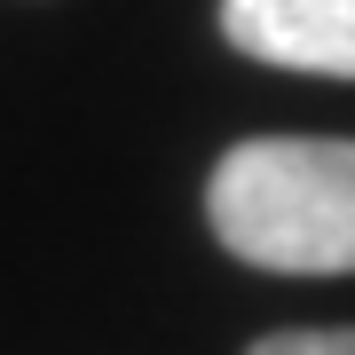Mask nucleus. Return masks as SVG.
<instances>
[{"instance_id": "3", "label": "nucleus", "mask_w": 355, "mask_h": 355, "mask_svg": "<svg viewBox=\"0 0 355 355\" xmlns=\"http://www.w3.org/2000/svg\"><path fill=\"white\" fill-rule=\"evenodd\" d=\"M245 355H355V331H268Z\"/></svg>"}, {"instance_id": "2", "label": "nucleus", "mask_w": 355, "mask_h": 355, "mask_svg": "<svg viewBox=\"0 0 355 355\" xmlns=\"http://www.w3.org/2000/svg\"><path fill=\"white\" fill-rule=\"evenodd\" d=\"M221 32L253 64L355 79V0H221Z\"/></svg>"}, {"instance_id": "1", "label": "nucleus", "mask_w": 355, "mask_h": 355, "mask_svg": "<svg viewBox=\"0 0 355 355\" xmlns=\"http://www.w3.org/2000/svg\"><path fill=\"white\" fill-rule=\"evenodd\" d=\"M205 221L237 261L277 277H355V142L253 135L205 182Z\"/></svg>"}]
</instances>
